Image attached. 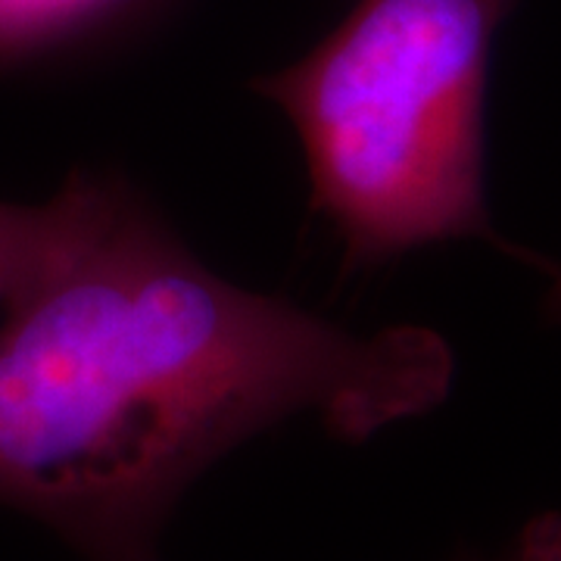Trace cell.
<instances>
[{"label":"cell","mask_w":561,"mask_h":561,"mask_svg":"<svg viewBox=\"0 0 561 561\" xmlns=\"http://www.w3.org/2000/svg\"><path fill=\"white\" fill-rule=\"evenodd\" d=\"M79 191L60 253L0 312V502L84 561H160L181 493L278 421L368 440L449 397L437 331H343L216 275L119 181Z\"/></svg>","instance_id":"obj_1"},{"label":"cell","mask_w":561,"mask_h":561,"mask_svg":"<svg viewBox=\"0 0 561 561\" xmlns=\"http://www.w3.org/2000/svg\"><path fill=\"white\" fill-rule=\"evenodd\" d=\"M552 287H549V297H546V319L559 321L561 324V268H552Z\"/></svg>","instance_id":"obj_6"},{"label":"cell","mask_w":561,"mask_h":561,"mask_svg":"<svg viewBox=\"0 0 561 561\" xmlns=\"http://www.w3.org/2000/svg\"><path fill=\"white\" fill-rule=\"evenodd\" d=\"M515 0H356L300 62L256 81L300 131L343 268L440 241L508 243L483 203L490 54Z\"/></svg>","instance_id":"obj_2"},{"label":"cell","mask_w":561,"mask_h":561,"mask_svg":"<svg viewBox=\"0 0 561 561\" xmlns=\"http://www.w3.org/2000/svg\"><path fill=\"white\" fill-rule=\"evenodd\" d=\"M496 561H561V515L534 518Z\"/></svg>","instance_id":"obj_4"},{"label":"cell","mask_w":561,"mask_h":561,"mask_svg":"<svg viewBox=\"0 0 561 561\" xmlns=\"http://www.w3.org/2000/svg\"><path fill=\"white\" fill-rule=\"evenodd\" d=\"M91 0H0V28H35L62 20Z\"/></svg>","instance_id":"obj_5"},{"label":"cell","mask_w":561,"mask_h":561,"mask_svg":"<svg viewBox=\"0 0 561 561\" xmlns=\"http://www.w3.org/2000/svg\"><path fill=\"white\" fill-rule=\"evenodd\" d=\"M79 216V179L50 203L13 206L0 203V312L20 297L60 253Z\"/></svg>","instance_id":"obj_3"}]
</instances>
